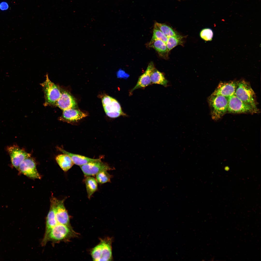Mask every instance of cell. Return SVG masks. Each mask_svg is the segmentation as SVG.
<instances>
[{
    "label": "cell",
    "instance_id": "obj_26",
    "mask_svg": "<svg viewBox=\"0 0 261 261\" xmlns=\"http://www.w3.org/2000/svg\"><path fill=\"white\" fill-rule=\"evenodd\" d=\"M213 35L212 30L207 28L202 29L201 31L200 35L201 38L206 41H210L212 39Z\"/></svg>",
    "mask_w": 261,
    "mask_h": 261
},
{
    "label": "cell",
    "instance_id": "obj_4",
    "mask_svg": "<svg viewBox=\"0 0 261 261\" xmlns=\"http://www.w3.org/2000/svg\"><path fill=\"white\" fill-rule=\"evenodd\" d=\"M112 239L106 238L101 239L100 243L91 251L93 260L95 261H110L112 259Z\"/></svg>",
    "mask_w": 261,
    "mask_h": 261
},
{
    "label": "cell",
    "instance_id": "obj_8",
    "mask_svg": "<svg viewBox=\"0 0 261 261\" xmlns=\"http://www.w3.org/2000/svg\"><path fill=\"white\" fill-rule=\"evenodd\" d=\"M80 167L84 175L86 177L96 175L102 171L114 169V168L102 162L101 159L80 166Z\"/></svg>",
    "mask_w": 261,
    "mask_h": 261
},
{
    "label": "cell",
    "instance_id": "obj_20",
    "mask_svg": "<svg viewBox=\"0 0 261 261\" xmlns=\"http://www.w3.org/2000/svg\"><path fill=\"white\" fill-rule=\"evenodd\" d=\"M85 182L88 197L90 198L97 189L98 184L96 180L91 176H87L85 180Z\"/></svg>",
    "mask_w": 261,
    "mask_h": 261
},
{
    "label": "cell",
    "instance_id": "obj_23",
    "mask_svg": "<svg viewBox=\"0 0 261 261\" xmlns=\"http://www.w3.org/2000/svg\"><path fill=\"white\" fill-rule=\"evenodd\" d=\"M103 107L105 113L123 112L120 104L116 100L113 98L110 104L103 106Z\"/></svg>",
    "mask_w": 261,
    "mask_h": 261
},
{
    "label": "cell",
    "instance_id": "obj_14",
    "mask_svg": "<svg viewBox=\"0 0 261 261\" xmlns=\"http://www.w3.org/2000/svg\"><path fill=\"white\" fill-rule=\"evenodd\" d=\"M155 68L153 62H150L145 72L139 77L137 84L131 90V93L137 89L145 87L151 84V75Z\"/></svg>",
    "mask_w": 261,
    "mask_h": 261
},
{
    "label": "cell",
    "instance_id": "obj_19",
    "mask_svg": "<svg viewBox=\"0 0 261 261\" xmlns=\"http://www.w3.org/2000/svg\"><path fill=\"white\" fill-rule=\"evenodd\" d=\"M150 79L151 83L161 85L165 87L167 86L168 82L163 74L155 68L151 73Z\"/></svg>",
    "mask_w": 261,
    "mask_h": 261
},
{
    "label": "cell",
    "instance_id": "obj_16",
    "mask_svg": "<svg viewBox=\"0 0 261 261\" xmlns=\"http://www.w3.org/2000/svg\"><path fill=\"white\" fill-rule=\"evenodd\" d=\"M50 209L46 218L45 230L44 237L45 236L50 230L57 224L55 216L53 205L50 202Z\"/></svg>",
    "mask_w": 261,
    "mask_h": 261
},
{
    "label": "cell",
    "instance_id": "obj_24",
    "mask_svg": "<svg viewBox=\"0 0 261 261\" xmlns=\"http://www.w3.org/2000/svg\"><path fill=\"white\" fill-rule=\"evenodd\" d=\"M107 171H101L96 174V180L97 182L100 184H103L110 181L112 176Z\"/></svg>",
    "mask_w": 261,
    "mask_h": 261
},
{
    "label": "cell",
    "instance_id": "obj_18",
    "mask_svg": "<svg viewBox=\"0 0 261 261\" xmlns=\"http://www.w3.org/2000/svg\"><path fill=\"white\" fill-rule=\"evenodd\" d=\"M148 45L149 47L154 49L161 56H163L168 52L166 44L161 40L150 41Z\"/></svg>",
    "mask_w": 261,
    "mask_h": 261
},
{
    "label": "cell",
    "instance_id": "obj_2",
    "mask_svg": "<svg viewBox=\"0 0 261 261\" xmlns=\"http://www.w3.org/2000/svg\"><path fill=\"white\" fill-rule=\"evenodd\" d=\"M212 119L217 121L227 112V98L220 95L211 94L208 99Z\"/></svg>",
    "mask_w": 261,
    "mask_h": 261
},
{
    "label": "cell",
    "instance_id": "obj_15",
    "mask_svg": "<svg viewBox=\"0 0 261 261\" xmlns=\"http://www.w3.org/2000/svg\"><path fill=\"white\" fill-rule=\"evenodd\" d=\"M59 150L63 154L69 156L71 158L74 164L80 166L98 160L101 158L93 159L80 155L71 153L63 149L58 147Z\"/></svg>",
    "mask_w": 261,
    "mask_h": 261
},
{
    "label": "cell",
    "instance_id": "obj_13",
    "mask_svg": "<svg viewBox=\"0 0 261 261\" xmlns=\"http://www.w3.org/2000/svg\"><path fill=\"white\" fill-rule=\"evenodd\" d=\"M55 104L63 111L70 108H75L77 103L75 99L66 91L61 92L60 96Z\"/></svg>",
    "mask_w": 261,
    "mask_h": 261
},
{
    "label": "cell",
    "instance_id": "obj_6",
    "mask_svg": "<svg viewBox=\"0 0 261 261\" xmlns=\"http://www.w3.org/2000/svg\"><path fill=\"white\" fill-rule=\"evenodd\" d=\"M64 199L59 200L54 196L51 198L53 204L57 224L64 225L72 228L70 223L68 213L64 205Z\"/></svg>",
    "mask_w": 261,
    "mask_h": 261
},
{
    "label": "cell",
    "instance_id": "obj_22",
    "mask_svg": "<svg viewBox=\"0 0 261 261\" xmlns=\"http://www.w3.org/2000/svg\"><path fill=\"white\" fill-rule=\"evenodd\" d=\"M183 37L181 35L168 37L166 43L168 52L176 46L181 44Z\"/></svg>",
    "mask_w": 261,
    "mask_h": 261
},
{
    "label": "cell",
    "instance_id": "obj_11",
    "mask_svg": "<svg viewBox=\"0 0 261 261\" xmlns=\"http://www.w3.org/2000/svg\"><path fill=\"white\" fill-rule=\"evenodd\" d=\"M238 81H221L211 94L220 95L227 98L234 94Z\"/></svg>",
    "mask_w": 261,
    "mask_h": 261
},
{
    "label": "cell",
    "instance_id": "obj_9",
    "mask_svg": "<svg viewBox=\"0 0 261 261\" xmlns=\"http://www.w3.org/2000/svg\"><path fill=\"white\" fill-rule=\"evenodd\" d=\"M18 170L31 179H40L41 178V176L37 170L35 161L30 157L26 158L22 162Z\"/></svg>",
    "mask_w": 261,
    "mask_h": 261
},
{
    "label": "cell",
    "instance_id": "obj_10",
    "mask_svg": "<svg viewBox=\"0 0 261 261\" xmlns=\"http://www.w3.org/2000/svg\"><path fill=\"white\" fill-rule=\"evenodd\" d=\"M7 149L10 155L12 164L18 170L22 162L30 156V154L15 145L8 147Z\"/></svg>",
    "mask_w": 261,
    "mask_h": 261
},
{
    "label": "cell",
    "instance_id": "obj_25",
    "mask_svg": "<svg viewBox=\"0 0 261 261\" xmlns=\"http://www.w3.org/2000/svg\"><path fill=\"white\" fill-rule=\"evenodd\" d=\"M168 38V37L162 32L156 25L154 24L153 30V35L151 41H152L156 40H159L166 43Z\"/></svg>",
    "mask_w": 261,
    "mask_h": 261
},
{
    "label": "cell",
    "instance_id": "obj_5",
    "mask_svg": "<svg viewBox=\"0 0 261 261\" xmlns=\"http://www.w3.org/2000/svg\"><path fill=\"white\" fill-rule=\"evenodd\" d=\"M227 112L232 113H259L257 107L242 102L234 94L228 97Z\"/></svg>",
    "mask_w": 261,
    "mask_h": 261
},
{
    "label": "cell",
    "instance_id": "obj_28",
    "mask_svg": "<svg viewBox=\"0 0 261 261\" xmlns=\"http://www.w3.org/2000/svg\"><path fill=\"white\" fill-rule=\"evenodd\" d=\"M8 7L7 3L5 2H2L0 4V9L2 10L7 9Z\"/></svg>",
    "mask_w": 261,
    "mask_h": 261
},
{
    "label": "cell",
    "instance_id": "obj_7",
    "mask_svg": "<svg viewBox=\"0 0 261 261\" xmlns=\"http://www.w3.org/2000/svg\"><path fill=\"white\" fill-rule=\"evenodd\" d=\"M45 95V103L48 104H55L60 97L61 92L57 86L46 76L45 81L42 84Z\"/></svg>",
    "mask_w": 261,
    "mask_h": 261
},
{
    "label": "cell",
    "instance_id": "obj_12",
    "mask_svg": "<svg viewBox=\"0 0 261 261\" xmlns=\"http://www.w3.org/2000/svg\"><path fill=\"white\" fill-rule=\"evenodd\" d=\"M87 116L86 114L75 108H70L63 111L60 120L71 123L77 122Z\"/></svg>",
    "mask_w": 261,
    "mask_h": 261
},
{
    "label": "cell",
    "instance_id": "obj_3",
    "mask_svg": "<svg viewBox=\"0 0 261 261\" xmlns=\"http://www.w3.org/2000/svg\"><path fill=\"white\" fill-rule=\"evenodd\" d=\"M234 95L244 102L257 107L255 92L250 84L245 80L238 81Z\"/></svg>",
    "mask_w": 261,
    "mask_h": 261
},
{
    "label": "cell",
    "instance_id": "obj_17",
    "mask_svg": "<svg viewBox=\"0 0 261 261\" xmlns=\"http://www.w3.org/2000/svg\"><path fill=\"white\" fill-rule=\"evenodd\" d=\"M56 160L61 168L65 172L71 168L74 164L71 158L64 154L57 155Z\"/></svg>",
    "mask_w": 261,
    "mask_h": 261
},
{
    "label": "cell",
    "instance_id": "obj_27",
    "mask_svg": "<svg viewBox=\"0 0 261 261\" xmlns=\"http://www.w3.org/2000/svg\"><path fill=\"white\" fill-rule=\"evenodd\" d=\"M113 98L109 96H104L102 99V103L103 106L109 105L111 102Z\"/></svg>",
    "mask_w": 261,
    "mask_h": 261
},
{
    "label": "cell",
    "instance_id": "obj_21",
    "mask_svg": "<svg viewBox=\"0 0 261 261\" xmlns=\"http://www.w3.org/2000/svg\"><path fill=\"white\" fill-rule=\"evenodd\" d=\"M155 24L168 37L180 35L170 27L165 24L156 22Z\"/></svg>",
    "mask_w": 261,
    "mask_h": 261
},
{
    "label": "cell",
    "instance_id": "obj_1",
    "mask_svg": "<svg viewBox=\"0 0 261 261\" xmlns=\"http://www.w3.org/2000/svg\"><path fill=\"white\" fill-rule=\"evenodd\" d=\"M77 233L67 226L58 224L53 227L47 235L44 237L41 242L42 245L45 246L48 242L53 244L61 242H67L71 238L77 237Z\"/></svg>",
    "mask_w": 261,
    "mask_h": 261
}]
</instances>
